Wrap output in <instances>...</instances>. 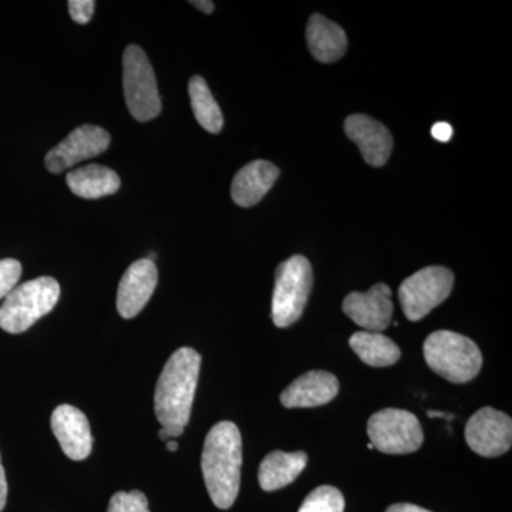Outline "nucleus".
<instances>
[{
  "instance_id": "b1692460",
  "label": "nucleus",
  "mask_w": 512,
  "mask_h": 512,
  "mask_svg": "<svg viewBox=\"0 0 512 512\" xmlns=\"http://www.w3.org/2000/svg\"><path fill=\"white\" fill-rule=\"evenodd\" d=\"M20 276H22V265L16 259H3L0 261V299L6 298L16 288Z\"/></svg>"
},
{
  "instance_id": "39448f33",
  "label": "nucleus",
  "mask_w": 512,
  "mask_h": 512,
  "mask_svg": "<svg viewBox=\"0 0 512 512\" xmlns=\"http://www.w3.org/2000/svg\"><path fill=\"white\" fill-rule=\"evenodd\" d=\"M312 286V265L305 256L293 255L278 265L272 296V319L278 328H288L298 322Z\"/></svg>"
},
{
  "instance_id": "423d86ee",
  "label": "nucleus",
  "mask_w": 512,
  "mask_h": 512,
  "mask_svg": "<svg viewBox=\"0 0 512 512\" xmlns=\"http://www.w3.org/2000/svg\"><path fill=\"white\" fill-rule=\"evenodd\" d=\"M123 84L131 116L141 123L156 119L161 111L156 74L140 46H128L124 52Z\"/></svg>"
},
{
  "instance_id": "7c9ffc66",
  "label": "nucleus",
  "mask_w": 512,
  "mask_h": 512,
  "mask_svg": "<svg viewBox=\"0 0 512 512\" xmlns=\"http://www.w3.org/2000/svg\"><path fill=\"white\" fill-rule=\"evenodd\" d=\"M167 448L168 450L170 451H177V448H178V443L177 441L171 439V440H168L167 441Z\"/></svg>"
},
{
  "instance_id": "f8f14e48",
  "label": "nucleus",
  "mask_w": 512,
  "mask_h": 512,
  "mask_svg": "<svg viewBox=\"0 0 512 512\" xmlns=\"http://www.w3.org/2000/svg\"><path fill=\"white\" fill-rule=\"evenodd\" d=\"M157 284V266L150 259H140L128 266L117 291V311L121 318L133 319L143 311Z\"/></svg>"
},
{
  "instance_id": "1a4fd4ad",
  "label": "nucleus",
  "mask_w": 512,
  "mask_h": 512,
  "mask_svg": "<svg viewBox=\"0 0 512 512\" xmlns=\"http://www.w3.org/2000/svg\"><path fill=\"white\" fill-rule=\"evenodd\" d=\"M466 440L468 447L478 456H503L512 444L511 417L493 407L478 410L468 420Z\"/></svg>"
},
{
  "instance_id": "cd10ccee",
  "label": "nucleus",
  "mask_w": 512,
  "mask_h": 512,
  "mask_svg": "<svg viewBox=\"0 0 512 512\" xmlns=\"http://www.w3.org/2000/svg\"><path fill=\"white\" fill-rule=\"evenodd\" d=\"M386 512H431L429 510H424V508L419 507V505L414 504H394L390 505L387 508Z\"/></svg>"
},
{
  "instance_id": "c85d7f7f",
  "label": "nucleus",
  "mask_w": 512,
  "mask_h": 512,
  "mask_svg": "<svg viewBox=\"0 0 512 512\" xmlns=\"http://www.w3.org/2000/svg\"><path fill=\"white\" fill-rule=\"evenodd\" d=\"M191 5L200 9L201 12L207 13V15H210L215 9L214 2H210V0H192Z\"/></svg>"
},
{
  "instance_id": "4468645a",
  "label": "nucleus",
  "mask_w": 512,
  "mask_h": 512,
  "mask_svg": "<svg viewBox=\"0 0 512 512\" xmlns=\"http://www.w3.org/2000/svg\"><path fill=\"white\" fill-rule=\"evenodd\" d=\"M346 136L359 147L367 164L383 167L393 150V137L384 124L365 114H353L345 120Z\"/></svg>"
},
{
  "instance_id": "9d476101",
  "label": "nucleus",
  "mask_w": 512,
  "mask_h": 512,
  "mask_svg": "<svg viewBox=\"0 0 512 512\" xmlns=\"http://www.w3.org/2000/svg\"><path fill=\"white\" fill-rule=\"evenodd\" d=\"M109 146L110 134L104 128L84 124L49 151L45 161L47 171L52 174L63 173L80 161L100 156Z\"/></svg>"
},
{
  "instance_id": "bb28decb",
  "label": "nucleus",
  "mask_w": 512,
  "mask_h": 512,
  "mask_svg": "<svg viewBox=\"0 0 512 512\" xmlns=\"http://www.w3.org/2000/svg\"><path fill=\"white\" fill-rule=\"evenodd\" d=\"M6 500H8V481H6L5 468L0 458V511L5 508Z\"/></svg>"
},
{
  "instance_id": "ddd939ff",
  "label": "nucleus",
  "mask_w": 512,
  "mask_h": 512,
  "mask_svg": "<svg viewBox=\"0 0 512 512\" xmlns=\"http://www.w3.org/2000/svg\"><path fill=\"white\" fill-rule=\"evenodd\" d=\"M52 430L70 460L83 461L92 453L93 436L86 414L70 404H60L52 414Z\"/></svg>"
},
{
  "instance_id": "6e6552de",
  "label": "nucleus",
  "mask_w": 512,
  "mask_h": 512,
  "mask_svg": "<svg viewBox=\"0 0 512 512\" xmlns=\"http://www.w3.org/2000/svg\"><path fill=\"white\" fill-rule=\"evenodd\" d=\"M370 443L384 454H410L424 441L423 429L413 413L402 409H384L367 421Z\"/></svg>"
},
{
  "instance_id": "f03ea898",
  "label": "nucleus",
  "mask_w": 512,
  "mask_h": 512,
  "mask_svg": "<svg viewBox=\"0 0 512 512\" xmlns=\"http://www.w3.org/2000/svg\"><path fill=\"white\" fill-rule=\"evenodd\" d=\"M201 468L212 503L221 510L231 508L241 487L242 437L237 424L221 421L212 427L205 439Z\"/></svg>"
},
{
  "instance_id": "2f4dec72",
  "label": "nucleus",
  "mask_w": 512,
  "mask_h": 512,
  "mask_svg": "<svg viewBox=\"0 0 512 512\" xmlns=\"http://www.w3.org/2000/svg\"><path fill=\"white\" fill-rule=\"evenodd\" d=\"M367 448H375L372 443L367 444Z\"/></svg>"
},
{
  "instance_id": "20e7f679",
  "label": "nucleus",
  "mask_w": 512,
  "mask_h": 512,
  "mask_svg": "<svg viewBox=\"0 0 512 512\" xmlns=\"http://www.w3.org/2000/svg\"><path fill=\"white\" fill-rule=\"evenodd\" d=\"M59 298V282L50 276L16 286L0 306V328L12 335L26 332L53 311Z\"/></svg>"
},
{
  "instance_id": "aec40b11",
  "label": "nucleus",
  "mask_w": 512,
  "mask_h": 512,
  "mask_svg": "<svg viewBox=\"0 0 512 512\" xmlns=\"http://www.w3.org/2000/svg\"><path fill=\"white\" fill-rule=\"evenodd\" d=\"M349 345L363 363L372 367L396 365L402 356L399 346L383 333L366 330L353 333Z\"/></svg>"
},
{
  "instance_id": "a878e982",
  "label": "nucleus",
  "mask_w": 512,
  "mask_h": 512,
  "mask_svg": "<svg viewBox=\"0 0 512 512\" xmlns=\"http://www.w3.org/2000/svg\"><path fill=\"white\" fill-rule=\"evenodd\" d=\"M431 136L440 141V143H448L453 138V127L448 123H444V121L436 123L431 127Z\"/></svg>"
},
{
  "instance_id": "412c9836",
  "label": "nucleus",
  "mask_w": 512,
  "mask_h": 512,
  "mask_svg": "<svg viewBox=\"0 0 512 512\" xmlns=\"http://www.w3.org/2000/svg\"><path fill=\"white\" fill-rule=\"evenodd\" d=\"M188 92H190L192 111L200 126L208 133H220L224 127V116L207 82L201 76L192 77L188 84Z\"/></svg>"
},
{
  "instance_id": "393cba45",
  "label": "nucleus",
  "mask_w": 512,
  "mask_h": 512,
  "mask_svg": "<svg viewBox=\"0 0 512 512\" xmlns=\"http://www.w3.org/2000/svg\"><path fill=\"white\" fill-rule=\"evenodd\" d=\"M94 8L96 3L93 0H70L69 2L70 16L80 25H86L92 20Z\"/></svg>"
},
{
  "instance_id": "a211bd4d",
  "label": "nucleus",
  "mask_w": 512,
  "mask_h": 512,
  "mask_svg": "<svg viewBox=\"0 0 512 512\" xmlns=\"http://www.w3.org/2000/svg\"><path fill=\"white\" fill-rule=\"evenodd\" d=\"M308 464V454L303 451L285 453L272 451L259 466L258 480L264 491H276L293 483Z\"/></svg>"
},
{
  "instance_id": "2eb2a0df",
  "label": "nucleus",
  "mask_w": 512,
  "mask_h": 512,
  "mask_svg": "<svg viewBox=\"0 0 512 512\" xmlns=\"http://www.w3.org/2000/svg\"><path fill=\"white\" fill-rule=\"evenodd\" d=\"M338 393V377L325 370H311L286 387L281 403L286 409H311L332 402Z\"/></svg>"
},
{
  "instance_id": "7ed1b4c3",
  "label": "nucleus",
  "mask_w": 512,
  "mask_h": 512,
  "mask_svg": "<svg viewBox=\"0 0 512 512\" xmlns=\"http://www.w3.org/2000/svg\"><path fill=\"white\" fill-rule=\"evenodd\" d=\"M423 350L427 366L451 383L471 382L483 367V355L476 342L451 330L431 333Z\"/></svg>"
},
{
  "instance_id": "4be33fe9",
  "label": "nucleus",
  "mask_w": 512,
  "mask_h": 512,
  "mask_svg": "<svg viewBox=\"0 0 512 512\" xmlns=\"http://www.w3.org/2000/svg\"><path fill=\"white\" fill-rule=\"evenodd\" d=\"M345 505L338 488L320 485L305 498L298 512H345Z\"/></svg>"
},
{
  "instance_id": "f3484780",
  "label": "nucleus",
  "mask_w": 512,
  "mask_h": 512,
  "mask_svg": "<svg viewBox=\"0 0 512 512\" xmlns=\"http://www.w3.org/2000/svg\"><path fill=\"white\" fill-rule=\"evenodd\" d=\"M306 40L312 56L320 63H333L348 50L345 30L322 15H312L306 29Z\"/></svg>"
},
{
  "instance_id": "f257e3e1",
  "label": "nucleus",
  "mask_w": 512,
  "mask_h": 512,
  "mask_svg": "<svg viewBox=\"0 0 512 512\" xmlns=\"http://www.w3.org/2000/svg\"><path fill=\"white\" fill-rule=\"evenodd\" d=\"M200 369V353L181 348L171 355L158 377L154 412L171 439L180 437L190 421Z\"/></svg>"
},
{
  "instance_id": "9b49d317",
  "label": "nucleus",
  "mask_w": 512,
  "mask_h": 512,
  "mask_svg": "<svg viewBox=\"0 0 512 512\" xmlns=\"http://www.w3.org/2000/svg\"><path fill=\"white\" fill-rule=\"evenodd\" d=\"M392 291L377 284L367 292H352L343 301V312L366 332L382 333L392 323Z\"/></svg>"
},
{
  "instance_id": "6ab92c4d",
  "label": "nucleus",
  "mask_w": 512,
  "mask_h": 512,
  "mask_svg": "<svg viewBox=\"0 0 512 512\" xmlns=\"http://www.w3.org/2000/svg\"><path fill=\"white\" fill-rule=\"evenodd\" d=\"M67 185L77 197L97 200L119 191L121 181L119 174L100 164H90L76 168L67 174Z\"/></svg>"
},
{
  "instance_id": "c756f323",
  "label": "nucleus",
  "mask_w": 512,
  "mask_h": 512,
  "mask_svg": "<svg viewBox=\"0 0 512 512\" xmlns=\"http://www.w3.org/2000/svg\"><path fill=\"white\" fill-rule=\"evenodd\" d=\"M158 437H160L161 440L165 441L167 443L168 440H171L170 434L167 433L164 429H161L158 431Z\"/></svg>"
},
{
  "instance_id": "0eeeda50",
  "label": "nucleus",
  "mask_w": 512,
  "mask_h": 512,
  "mask_svg": "<svg viewBox=\"0 0 512 512\" xmlns=\"http://www.w3.org/2000/svg\"><path fill=\"white\" fill-rule=\"evenodd\" d=\"M454 274L444 266H427L404 279L399 301L404 315L412 322L426 318L451 295Z\"/></svg>"
},
{
  "instance_id": "5701e85b",
  "label": "nucleus",
  "mask_w": 512,
  "mask_h": 512,
  "mask_svg": "<svg viewBox=\"0 0 512 512\" xmlns=\"http://www.w3.org/2000/svg\"><path fill=\"white\" fill-rule=\"evenodd\" d=\"M107 512H150V508L146 494L141 491H119L111 497Z\"/></svg>"
},
{
  "instance_id": "dca6fc26",
  "label": "nucleus",
  "mask_w": 512,
  "mask_h": 512,
  "mask_svg": "<svg viewBox=\"0 0 512 512\" xmlns=\"http://www.w3.org/2000/svg\"><path fill=\"white\" fill-rule=\"evenodd\" d=\"M278 177L276 165L264 160L252 161L235 175L231 185L232 200L239 207H254L274 187Z\"/></svg>"
}]
</instances>
